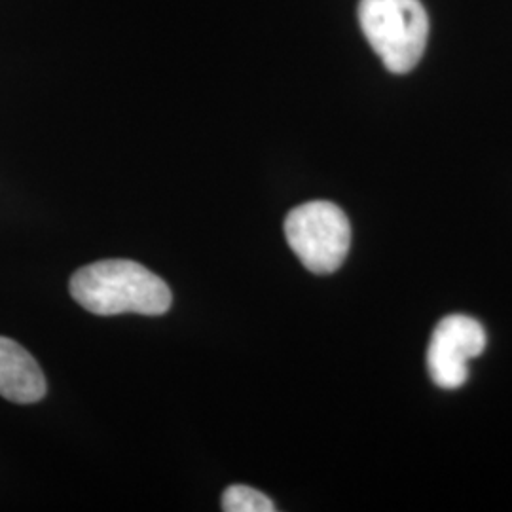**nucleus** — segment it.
I'll return each mask as SVG.
<instances>
[{
  "label": "nucleus",
  "mask_w": 512,
  "mask_h": 512,
  "mask_svg": "<svg viewBox=\"0 0 512 512\" xmlns=\"http://www.w3.org/2000/svg\"><path fill=\"white\" fill-rule=\"evenodd\" d=\"M222 511L226 512H274L270 497L249 486H230L222 495Z\"/></svg>",
  "instance_id": "423d86ee"
},
{
  "label": "nucleus",
  "mask_w": 512,
  "mask_h": 512,
  "mask_svg": "<svg viewBox=\"0 0 512 512\" xmlns=\"http://www.w3.org/2000/svg\"><path fill=\"white\" fill-rule=\"evenodd\" d=\"M285 238L311 274H334L346 260L351 226L346 213L330 202L298 205L285 220Z\"/></svg>",
  "instance_id": "7ed1b4c3"
},
{
  "label": "nucleus",
  "mask_w": 512,
  "mask_h": 512,
  "mask_svg": "<svg viewBox=\"0 0 512 512\" xmlns=\"http://www.w3.org/2000/svg\"><path fill=\"white\" fill-rule=\"evenodd\" d=\"M74 300L95 315H162L171 308V291L160 275L133 260H101L71 277Z\"/></svg>",
  "instance_id": "f257e3e1"
},
{
  "label": "nucleus",
  "mask_w": 512,
  "mask_h": 512,
  "mask_svg": "<svg viewBox=\"0 0 512 512\" xmlns=\"http://www.w3.org/2000/svg\"><path fill=\"white\" fill-rule=\"evenodd\" d=\"M46 378L37 361L18 342L0 336V397L18 404L38 403Z\"/></svg>",
  "instance_id": "39448f33"
},
{
  "label": "nucleus",
  "mask_w": 512,
  "mask_h": 512,
  "mask_svg": "<svg viewBox=\"0 0 512 512\" xmlns=\"http://www.w3.org/2000/svg\"><path fill=\"white\" fill-rule=\"evenodd\" d=\"M486 349V330L467 315L440 321L427 349V368L442 389H458L469 378V363Z\"/></svg>",
  "instance_id": "20e7f679"
},
{
  "label": "nucleus",
  "mask_w": 512,
  "mask_h": 512,
  "mask_svg": "<svg viewBox=\"0 0 512 512\" xmlns=\"http://www.w3.org/2000/svg\"><path fill=\"white\" fill-rule=\"evenodd\" d=\"M359 23L389 73H410L420 63L429 37V18L420 0H361Z\"/></svg>",
  "instance_id": "f03ea898"
}]
</instances>
